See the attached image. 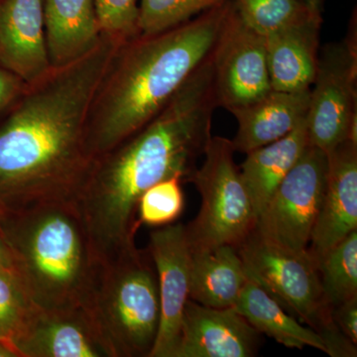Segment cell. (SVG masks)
<instances>
[{
    "instance_id": "1",
    "label": "cell",
    "mask_w": 357,
    "mask_h": 357,
    "mask_svg": "<svg viewBox=\"0 0 357 357\" xmlns=\"http://www.w3.org/2000/svg\"><path fill=\"white\" fill-rule=\"evenodd\" d=\"M123 42L103 33L83 57L26 84L0 116V213L77 201L96 161L89 112Z\"/></svg>"
},
{
    "instance_id": "2",
    "label": "cell",
    "mask_w": 357,
    "mask_h": 357,
    "mask_svg": "<svg viewBox=\"0 0 357 357\" xmlns=\"http://www.w3.org/2000/svg\"><path fill=\"white\" fill-rule=\"evenodd\" d=\"M218 107L213 52L151 121L96 159L76 204L98 261L136 248L138 202L149 188L169 178L189 181Z\"/></svg>"
},
{
    "instance_id": "3",
    "label": "cell",
    "mask_w": 357,
    "mask_h": 357,
    "mask_svg": "<svg viewBox=\"0 0 357 357\" xmlns=\"http://www.w3.org/2000/svg\"><path fill=\"white\" fill-rule=\"evenodd\" d=\"M232 8L229 0L166 31L121 44L89 112L88 144L96 159L151 121L211 57Z\"/></svg>"
},
{
    "instance_id": "4",
    "label": "cell",
    "mask_w": 357,
    "mask_h": 357,
    "mask_svg": "<svg viewBox=\"0 0 357 357\" xmlns=\"http://www.w3.org/2000/svg\"><path fill=\"white\" fill-rule=\"evenodd\" d=\"M0 232L30 300L42 310L83 307L98 258L76 201L0 213Z\"/></svg>"
},
{
    "instance_id": "5",
    "label": "cell",
    "mask_w": 357,
    "mask_h": 357,
    "mask_svg": "<svg viewBox=\"0 0 357 357\" xmlns=\"http://www.w3.org/2000/svg\"><path fill=\"white\" fill-rule=\"evenodd\" d=\"M83 307L109 357H150L161 307L149 251L135 248L100 262Z\"/></svg>"
},
{
    "instance_id": "6",
    "label": "cell",
    "mask_w": 357,
    "mask_h": 357,
    "mask_svg": "<svg viewBox=\"0 0 357 357\" xmlns=\"http://www.w3.org/2000/svg\"><path fill=\"white\" fill-rule=\"evenodd\" d=\"M248 279L299 317L325 342L333 357L356 356V345L338 330L321 288L316 259L309 250L293 251L251 232L236 248Z\"/></svg>"
},
{
    "instance_id": "7",
    "label": "cell",
    "mask_w": 357,
    "mask_h": 357,
    "mask_svg": "<svg viewBox=\"0 0 357 357\" xmlns=\"http://www.w3.org/2000/svg\"><path fill=\"white\" fill-rule=\"evenodd\" d=\"M234 152L231 140L211 136L203 165L188 181L196 185L202 198L198 215L185 225L192 249L222 244L237 248L255 230V208Z\"/></svg>"
},
{
    "instance_id": "8",
    "label": "cell",
    "mask_w": 357,
    "mask_h": 357,
    "mask_svg": "<svg viewBox=\"0 0 357 357\" xmlns=\"http://www.w3.org/2000/svg\"><path fill=\"white\" fill-rule=\"evenodd\" d=\"M326 176L328 154L307 145L257 218L256 236L290 250H307L321 210Z\"/></svg>"
},
{
    "instance_id": "9",
    "label": "cell",
    "mask_w": 357,
    "mask_h": 357,
    "mask_svg": "<svg viewBox=\"0 0 357 357\" xmlns=\"http://www.w3.org/2000/svg\"><path fill=\"white\" fill-rule=\"evenodd\" d=\"M356 32L326 45L319 55L306 117L309 144L326 154L347 140L357 121Z\"/></svg>"
},
{
    "instance_id": "10",
    "label": "cell",
    "mask_w": 357,
    "mask_h": 357,
    "mask_svg": "<svg viewBox=\"0 0 357 357\" xmlns=\"http://www.w3.org/2000/svg\"><path fill=\"white\" fill-rule=\"evenodd\" d=\"M215 86L218 107L229 112L272 91L265 37L244 24L234 6L215 48Z\"/></svg>"
},
{
    "instance_id": "11",
    "label": "cell",
    "mask_w": 357,
    "mask_h": 357,
    "mask_svg": "<svg viewBox=\"0 0 357 357\" xmlns=\"http://www.w3.org/2000/svg\"><path fill=\"white\" fill-rule=\"evenodd\" d=\"M149 251L158 278L161 318L150 357H175L185 305L190 300L191 248L183 223L150 234Z\"/></svg>"
},
{
    "instance_id": "12",
    "label": "cell",
    "mask_w": 357,
    "mask_h": 357,
    "mask_svg": "<svg viewBox=\"0 0 357 357\" xmlns=\"http://www.w3.org/2000/svg\"><path fill=\"white\" fill-rule=\"evenodd\" d=\"M13 349L18 357H109L83 307H38Z\"/></svg>"
},
{
    "instance_id": "13",
    "label": "cell",
    "mask_w": 357,
    "mask_h": 357,
    "mask_svg": "<svg viewBox=\"0 0 357 357\" xmlns=\"http://www.w3.org/2000/svg\"><path fill=\"white\" fill-rule=\"evenodd\" d=\"M258 335L234 307L217 309L190 299L175 357L255 356Z\"/></svg>"
},
{
    "instance_id": "14",
    "label": "cell",
    "mask_w": 357,
    "mask_h": 357,
    "mask_svg": "<svg viewBox=\"0 0 357 357\" xmlns=\"http://www.w3.org/2000/svg\"><path fill=\"white\" fill-rule=\"evenodd\" d=\"M354 230H357V145L345 140L328 154L326 191L307 250L318 261Z\"/></svg>"
},
{
    "instance_id": "15",
    "label": "cell",
    "mask_w": 357,
    "mask_h": 357,
    "mask_svg": "<svg viewBox=\"0 0 357 357\" xmlns=\"http://www.w3.org/2000/svg\"><path fill=\"white\" fill-rule=\"evenodd\" d=\"M0 63L26 84L51 69L44 0H0Z\"/></svg>"
},
{
    "instance_id": "16",
    "label": "cell",
    "mask_w": 357,
    "mask_h": 357,
    "mask_svg": "<svg viewBox=\"0 0 357 357\" xmlns=\"http://www.w3.org/2000/svg\"><path fill=\"white\" fill-rule=\"evenodd\" d=\"M310 91L272 89L257 102L232 112L238 122V130L231 140L234 150L248 154L290 133L307 117Z\"/></svg>"
},
{
    "instance_id": "17",
    "label": "cell",
    "mask_w": 357,
    "mask_h": 357,
    "mask_svg": "<svg viewBox=\"0 0 357 357\" xmlns=\"http://www.w3.org/2000/svg\"><path fill=\"white\" fill-rule=\"evenodd\" d=\"M321 22L312 20L265 36L272 89L287 93L311 89L318 69Z\"/></svg>"
},
{
    "instance_id": "18",
    "label": "cell",
    "mask_w": 357,
    "mask_h": 357,
    "mask_svg": "<svg viewBox=\"0 0 357 357\" xmlns=\"http://www.w3.org/2000/svg\"><path fill=\"white\" fill-rule=\"evenodd\" d=\"M44 22L51 68L83 57L103 34L95 0H44Z\"/></svg>"
},
{
    "instance_id": "19",
    "label": "cell",
    "mask_w": 357,
    "mask_h": 357,
    "mask_svg": "<svg viewBox=\"0 0 357 357\" xmlns=\"http://www.w3.org/2000/svg\"><path fill=\"white\" fill-rule=\"evenodd\" d=\"M248 280L234 246L191 248L190 299L194 302L217 309L234 307Z\"/></svg>"
},
{
    "instance_id": "20",
    "label": "cell",
    "mask_w": 357,
    "mask_h": 357,
    "mask_svg": "<svg viewBox=\"0 0 357 357\" xmlns=\"http://www.w3.org/2000/svg\"><path fill=\"white\" fill-rule=\"evenodd\" d=\"M309 145L306 119L281 139L246 154L239 167L256 215V220L283 178Z\"/></svg>"
},
{
    "instance_id": "21",
    "label": "cell",
    "mask_w": 357,
    "mask_h": 357,
    "mask_svg": "<svg viewBox=\"0 0 357 357\" xmlns=\"http://www.w3.org/2000/svg\"><path fill=\"white\" fill-rule=\"evenodd\" d=\"M234 307L258 333H264L288 349L311 347L326 354L325 342L316 331L301 325L285 312L278 301L250 279Z\"/></svg>"
},
{
    "instance_id": "22",
    "label": "cell",
    "mask_w": 357,
    "mask_h": 357,
    "mask_svg": "<svg viewBox=\"0 0 357 357\" xmlns=\"http://www.w3.org/2000/svg\"><path fill=\"white\" fill-rule=\"evenodd\" d=\"M239 18L253 31L273 33L321 20V13L303 0H231Z\"/></svg>"
},
{
    "instance_id": "23",
    "label": "cell",
    "mask_w": 357,
    "mask_h": 357,
    "mask_svg": "<svg viewBox=\"0 0 357 357\" xmlns=\"http://www.w3.org/2000/svg\"><path fill=\"white\" fill-rule=\"evenodd\" d=\"M321 288L331 307L357 297V230L317 261Z\"/></svg>"
},
{
    "instance_id": "24",
    "label": "cell",
    "mask_w": 357,
    "mask_h": 357,
    "mask_svg": "<svg viewBox=\"0 0 357 357\" xmlns=\"http://www.w3.org/2000/svg\"><path fill=\"white\" fill-rule=\"evenodd\" d=\"M227 1L229 0H140L138 31L141 35L166 31Z\"/></svg>"
},
{
    "instance_id": "25",
    "label": "cell",
    "mask_w": 357,
    "mask_h": 357,
    "mask_svg": "<svg viewBox=\"0 0 357 357\" xmlns=\"http://www.w3.org/2000/svg\"><path fill=\"white\" fill-rule=\"evenodd\" d=\"M37 309L17 276L0 270V342L13 347Z\"/></svg>"
},
{
    "instance_id": "26",
    "label": "cell",
    "mask_w": 357,
    "mask_h": 357,
    "mask_svg": "<svg viewBox=\"0 0 357 357\" xmlns=\"http://www.w3.org/2000/svg\"><path fill=\"white\" fill-rule=\"evenodd\" d=\"M178 177L157 183L141 196L137 206L140 225L162 227L171 225L184 211L185 198Z\"/></svg>"
},
{
    "instance_id": "27",
    "label": "cell",
    "mask_w": 357,
    "mask_h": 357,
    "mask_svg": "<svg viewBox=\"0 0 357 357\" xmlns=\"http://www.w3.org/2000/svg\"><path fill=\"white\" fill-rule=\"evenodd\" d=\"M139 2L140 0H95L102 32L124 41L139 34Z\"/></svg>"
},
{
    "instance_id": "28",
    "label": "cell",
    "mask_w": 357,
    "mask_h": 357,
    "mask_svg": "<svg viewBox=\"0 0 357 357\" xmlns=\"http://www.w3.org/2000/svg\"><path fill=\"white\" fill-rule=\"evenodd\" d=\"M332 316L338 330L357 345V297L333 307Z\"/></svg>"
},
{
    "instance_id": "29",
    "label": "cell",
    "mask_w": 357,
    "mask_h": 357,
    "mask_svg": "<svg viewBox=\"0 0 357 357\" xmlns=\"http://www.w3.org/2000/svg\"><path fill=\"white\" fill-rule=\"evenodd\" d=\"M25 86L20 77L0 63V116L17 100Z\"/></svg>"
},
{
    "instance_id": "30",
    "label": "cell",
    "mask_w": 357,
    "mask_h": 357,
    "mask_svg": "<svg viewBox=\"0 0 357 357\" xmlns=\"http://www.w3.org/2000/svg\"><path fill=\"white\" fill-rule=\"evenodd\" d=\"M0 270L15 274L14 261L10 249L7 245L1 232H0Z\"/></svg>"
},
{
    "instance_id": "31",
    "label": "cell",
    "mask_w": 357,
    "mask_h": 357,
    "mask_svg": "<svg viewBox=\"0 0 357 357\" xmlns=\"http://www.w3.org/2000/svg\"><path fill=\"white\" fill-rule=\"evenodd\" d=\"M0 357H18L13 347L0 342Z\"/></svg>"
},
{
    "instance_id": "32",
    "label": "cell",
    "mask_w": 357,
    "mask_h": 357,
    "mask_svg": "<svg viewBox=\"0 0 357 357\" xmlns=\"http://www.w3.org/2000/svg\"><path fill=\"white\" fill-rule=\"evenodd\" d=\"M303 1L306 2L307 6L312 7V8L316 9V10L321 13L323 10V4L325 2V0H303Z\"/></svg>"
}]
</instances>
